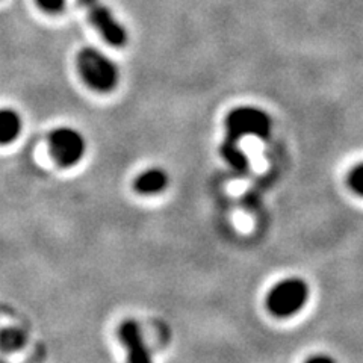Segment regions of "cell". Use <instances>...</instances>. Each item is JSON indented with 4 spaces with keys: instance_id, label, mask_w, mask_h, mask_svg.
<instances>
[{
    "instance_id": "obj_7",
    "label": "cell",
    "mask_w": 363,
    "mask_h": 363,
    "mask_svg": "<svg viewBox=\"0 0 363 363\" xmlns=\"http://www.w3.org/2000/svg\"><path fill=\"white\" fill-rule=\"evenodd\" d=\"M168 185V176L161 168H150L143 172L133 182V188L141 196H155Z\"/></svg>"
},
{
    "instance_id": "obj_3",
    "label": "cell",
    "mask_w": 363,
    "mask_h": 363,
    "mask_svg": "<svg viewBox=\"0 0 363 363\" xmlns=\"http://www.w3.org/2000/svg\"><path fill=\"white\" fill-rule=\"evenodd\" d=\"M309 298L308 283L300 279H286L271 289L267 297L268 311L279 318L300 312Z\"/></svg>"
},
{
    "instance_id": "obj_2",
    "label": "cell",
    "mask_w": 363,
    "mask_h": 363,
    "mask_svg": "<svg viewBox=\"0 0 363 363\" xmlns=\"http://www.w3.org/2000/svg\"><path fill=\"white\" fill-rule=\"evenodd\" d=\"M271 118L265 111L252 106L236 108L225 117L227 136L224 143L238 144L244 136L267 140L271 133Z\"/></svg>"
},
{
    "instance_id": "obj_6",
    "label": "cell",
    "mask_w": 363,
    "mask_h": 363,
    "mask_svg": "<svg viewBox=\"0 0 363 363\" xmlns=\"http://www.w3.org/2000/svg\"><path fill=\"white\" fill-rule=\"evenodd\" d=\"M118 339L128 351V359L135 363H149L152 362V354L149 347L144 342V336L140 324L128 320L118 327Z\"/></svg>"
},
{
    "instance_id": "obj_12",
    "label": "cell",
    "mask_w": 363,
    "mask_h": 363,
    "mask_svg": "<svg viewBox=\"0 0 363 363\" xmlns=\"http://www.w3.org/2000/svg\"><path fill=\"white\" fill-rule=\"evenodd\" d=\"M37 5L48 14H60L65 8L67 0H35Z\"/></svg>"
},
{
    "instance_id": "obj_8",
    "label": "cell",
    "mask_w": 363,
    "mask_h": 363,
    "mask_svg": "<svg viewBox=\"0 0 363 363\" xmlns=\"http://www.w3.org/2000/svg\"><path fill=\"white\" fill-rule=\"evenodd\" d=\"M21 117L18 112L9 108L0 109V145L16 141L21 132Z\"/></svg>"
},
{
    "instance_id": "obj_11",
    "label": "cell",
    "mask_w": 363,
    "mask_h": 363,
    "mask_svg": "<svg viewBox=\"0 0 363 363\" xmlns=\"http://www.w3.org/2000/svg\"><path fill=\"white\" fill-rule=\"evenodd\" d=\"M348 185L357 196L363 197V162L356 165L348 176Z\"/></svg>"
},
{
    "instance_id": "obj_4",
    "label": "cell",
    "mask_w": 363,
    "mask_h": 363,
    "mask_svg": "<svg viewBox=\"0 0 363 363\" xmlns=\"http://www.w3.org/2000/svg\"><path fill=\"white\" fill-rule=\"evenodd\" d=\"M48 144L52 159L62 168L77 165L86 153L84 135L68 126L53 129L48 136Z\"/></svg>"
},
{
    "instance_id": "obj_1",
    "label": "cell",
    "mask_w": 363,
    "mask_h": 363,
    "mask_svg": "<svg viewBox=\"0 0 363 363\" xmlns=\"http://www.w3.org/2000/svg\"><path fill=\"white\" fill-rule=\"evenodd\" d=\"M77 70L86 86L97 93H111L120 81L117 64L94 48H85L77 53Z\"/></svg>"
},
{
    "instance_id": "obj_9",
    "label": "cell",
    "mask_w": 363,
    "mask_h": 363,
    "mask_svg": "<svg viewBox=\"0 0 363 363\" xmlns=\"http://www.w3.org/2000/svg\"><path fill=\"white\" fill-rule=\"evenodd\" d=\"M221 155H223L225 161L229 162V165L233 169H236V172L242 173L248 168V159H247V156L244 155V152L240 149V145H238V144L223 143Z\"/></svg>"
},
{
    "instance_id": "obj_5",
    "label": "cell",
    "mask_w": 363,
    "mask_h": 363,
    "mask_svg": "<svg viewBox=\"0 0 363 363\" xmlns=\"http://www.w3.org/2000/svg\"><path fill=\"white\" fill-rule=\"evenodd\" d=\"M88 13L89 21L99 30L106 43L113 48H123L128 43V30L112 14V11L101 4V0H79Z\"/></svg>"
},
{
    "instance_id": "obj_10",
    "label": "cell",
    "mask_w": 363,
    "mask_h": 363,
    "mask_svg": "<svg viewBox=\"0 0 363 363\" xmlns=\"http://www.w3.org/2000/svg\"><path fill=\"white\" fill-rule=\"evenodd\" d=\"M26 344V336L20 328H6L0 332V348L5 353H16Z\"/></svg>"
}]
</instances>
